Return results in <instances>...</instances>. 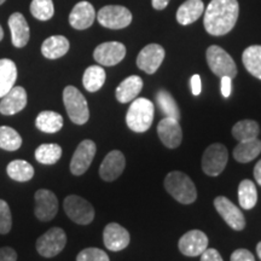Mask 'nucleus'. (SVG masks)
<instances>
[{
  "instance_id": "37",
  "label": "nucleus",
  "mask_w": 261,
  "mask_h": 261,
  "mask_svg": "<svg viewBox=\"0 0 261 261\" xmlns=\"http://www.w3.org/2000/svg\"><path fill=\"white\" fill-rule=\"evenodd\" d=\"M12 215L8 202L0 200V234H6L11 231Z\"/></svg>"
},
{
  "instance_id": "27",
  "label": "nucleus",
  "mask_w": 261,
  "mask_h": 261,
  "mask_svg": "<svg viewBox=\"0 0 261 261\" xmlns=\"http://www.w3.org/2000/svg\"><path fill=\"white\" fill-rule=\"evenodd\" d=\"M35 126L38 129L45 133H56L63 127V117L61 114L51 110H44L39 113L35 120Z\"/></svg>"
},
{
  "instance_id": "36",
  "label": "nucleus",
  "mask_w": 261,
  "mask_h": 261,
  "mask_svg": "<svg viewBox=\"0 0 261 261\" xmlns=\"http://www.w3.org/2000/svg\"><path fill=\"white\" fill-rule=\"evenodd\" d=\"M31 12L39 21H47L55 14V6L52 0H33Z\"/></svg>"
},
{
  "instance_id": "41",
  "label": "nucleus",
  "mask_w": 261,
  "mask_h": 261,
  "mask_svg": "<svg viewBox=\"0 0 261 261\" xmlns=\"http://www.w3.org/2000/svg\"><path fill=\"white\" fill-rule=\"evenodd\" d=\"M0 261H17V253L11 247L0 248Z\"/></svg>"
},
{
  "instance_id": "42",
  "label": "nucleus",
  "mask_w": 261,
  "mask_h": 261,
  "mask_svg": "<svg viewBox=\"0 0 261 261\" xmlns=\"http://www.w3.org/2000/svg\"><path fill=\"white\" fill-rule=\"evenodd\" d=\"M231 81H232V79L228 76L221 77V94L225 98L230 97L231 91H232V84H231Z\"/></svg>"
},
{
  "instance_id": "39",
  "label": "nucleus",
  "mask_w": 261,
  "mask_h": 261,
  "mask_svg": "<svg viewBox=\"0 0 261 261\" xmlns=\"http://www.w3.org/2000/svg\"><path fill=\"white\" fill-rule=\"evenodd\" d=\"M231 261H255V257L252 253L248 249H241L234 250V252L231 254Z\"/></svg>"
},
{
  "instance_id": "12",
  "label": "nucleus",
  "mask_w": 261,
  "mask_h": 261,
  "mask_svg": "<svg viewBox=\"0 0 261 261\" xmlns=\"http://www.w3.org/2000/svg\"><path fill=\"white\" fill-rule=\"evenodd\" d=\"M34 214L40 221H51L57 215L58 200L56 195L46 189H40L34 195Z\"/></svg>"
},
{
  "instance_id": "31",
  "label": "nucleus",
  "mask_w": 261,
  "mask_h": 261,
  "mask_svg": "<svg viewBox=\"0 0 261 261\" xmlns=\"http://www.w3.org/2000/svg\"><path fill=\"white\" fill-rule=\"evenodd\" d=\"M238 201L243 210H252L257 202V191L254 182L249 179H244L238 187Z\"/></svg>"
},
{
  "instance_id": "10",
  "label": "nucleus",
  "mask_w": 261,
  "mask_h": 261,
  "mask_svg": "<svg viewBox=\"0 0 261 261\" xmlns=\"http://www.w3.org/2000/svg\"><path fill=\"white\" fill-rule=\"evenodd\" d=\"M96 143L91 139H85L77 145L70 161V172L74 175H83L92 163L96 155Z\"/></svg>"
},
{
  "instance_id": "11",
  "label": "nucleus",
  "mask_w": 261,
  "mask_h": 261,
  "mask_svg": "<svg viewBox=\"0 0 261 261\" xmlns=\"http://www.w3.org/2000/svg\"><path fill=\"white\" fill-rule=\"evenodd\" d=\"M214 207L228 226L236 231H242L246 227V219L242 211L234 205L225 196H218L214 200Z\"/></svg>"
},
{
  "instance_id": "34",
  "label": "nucleus",
  "mask_w": 261,
  "mask_h": 261,
  "mask_svg": "<svg viewBox=\"0 0 261 261\" xmlns=\"http://www.w3.org/2000/svg\"><path fill=\"white\" fill-rule=\"evenodd\" d=\"M22 137L17 130L9 126H0V149L16 151L21 148Z\"/></svg>"
},
{
  "instance_id": "20",
  "label": "nucleus",
  "mask_w": 261,
  "mask_h": 261,
  "mask_svg": "<svg viewBox=\"0 0 261 261\" xmlns=\"http://www.w3.org/2000/svg\"><path fill=\"white\" fill-rule=\"evenodd\" d=\"M96 11L89 2H80L74 6L69 15V23L74 29L84 31L93 24Z\"/></svg>"
},
{
  "instance_id": "26",
  "label": "nucleus",
  "mask_w": 261,
  "mask_h": 261,
  "mask_svg": "<svg viewBox=\"0 0 261 261\" xmlns=\"http://www.w3.org/2000/svg\"><path fill=\"white\" fill-rule=\"evenodd\" d=\"M261 152V140L257 138L240 142L233 149V158L241 163H248L257 158Z\"/></svg>"
},
{
  "instance_id": "40",
  "label": "nucleus",
  "mask_w": 261,
  "mask_h": 261,
  "mask_svg": "<svg viewBox=\"0 0 261 261\" xmlns=\"http://www.w3.org/2000/svg\"><path fill=\"white\" fill-rule=\"evenodd\" d=\"M201 261H224V260L217 249H214V248H207V249L201 254Z\"/></svg>"
},
{
  "instance_id": "6",
  "label": "nucleus",
  "mask_w": 261,
  "mask_h": 261,
  "mask_svg": "<svg viewBox=\"0 0 261 261\" xmlns=\"http://www.w3.org/2000/svg\"><path fill=\"white\" fill-rule=\"evenodd\" d=\"M63 208L71 221L79 225H89L94 219L93 205L77 195H69L64 198Z\"/></svg>"
},
{
  "instance_id": "35",
  "label": "nucleus",
  "mask_w": 261,
  "mask_h": 261,
  "mask_svg": "<svg viewBox=\"0 0 261 261\" xmlns=\"http://www.w3.org/2000/svg\"><path fill=\"white\" fill-rule=\"evenodd\" d=\"M156 99H158L160 109L162 110V113L165 114L166 117H172V119H175L179 121V119H180V112H179V108L171 93L165 90L159 91L158 94H156Z\"/></svg>"
},
{
  "instance_id": "1",
  "label": "nucleus",
  "mask_w": 261,
  "mask_h": 261,
  "mask_svg": "<svg viewBox=\"0 0 261 261\" xmlns=\"http://www.w3.org/2000/svg\"><path fill=\"white\" fill-rule=\"evenodd\" d=\"M240 5L237 0H211L204 12L205 31L214 37H221L232 31L236 24Z\"/></svg>"
},
{
  "instance_id": "32",
  "label": "nucleus",
  "mask_w": 261,
  "mask_h": 261,
  "mask_svg": "<svg viewBox=\"0 0 261 261\" xmlns=\"http://www.w3.org/2000/svg\"><path fill=\"white\" fill-rule=\"evenodd\" d=\"M259 132L260 127L254 120H242L232 127V136L238 142L255 139L259 136Z\"/></svg>"
},
{
  "instance_id": "43",
  "label": "nucleus",
  "mask_w": 261,
  "mask_h": 261,
  "mask_svg": "<svg viewBox=\"0 0 261 261\" xmlns=\"http://www.w3.org/2000/svg\"><path fill=\"white\" fill-rule=\"evenodd\" d=\"M191 91L194 96H198L202 91V84H201V77L200 75H194L191 77Z\"/></svg>"
},
{
  "instance_id": "29",
  "label": "nucleus",
  "mask_w": 261,
  "mask_h": 261,
  "mask_svg": "<svg viewBox=\"0 0 261 261\" xmlns=\"http://www.w3.org/2000/svg\"><path fill=\"white\" fill-rule=\"evenodd\" d=\"M242 62L246 69L253 75L254 77L261 80V46L253 45L247 47L243 51Z\"/></svg>"
},
{
  "instance_id": "28",
  "label": "nucleus",
  "mask_w": 261,
  "mask_h": 261,
  "mask_svg": "<svg viewBox=\"0 0 261 261\" xmlns=\"http://www.w3.org/2000/svg\"><path fill=\"white\" fill-rule=\"evenodd\" d=\"M107 74L106 70L100 65H91L85 70L83 76L84 87L89 92H97L103 87L106 83Z\"/></svg>"
},
{
  "instance_id": "22",
  "label": "nucleus",
  "mask_w": 261,
  "mask_h": 261,
  "mask_svg": "<svg viewBox=\"0 0 261 261\" xmlns=\"http://www.w3.org/2000/svg\"><path fill=\"white\" fill-rule=\"evenodd\" d=\"M70 44L63 35H54L47 38L41 45L42 56L47 60H57L69 51Z\"/></svg>"
},
{
  "instance_id": "44",
  "label": "nucleus",
  "mask_w": 261,
  "mask_h": 261,
  "mask_svg": "<svg viewBox=\"0 0 261 261\" xmlns=\"http://www.w3.org/2000/svg\"><path fill=\"white\" fill-rule=\"evenodd\" d=\"M152 3V8L155 10H159V11H161V10L167 8L169 0H151Z\"/></svg>"
},
{
  "instance_id": "19",
  "label": "nucleus",
  "mask_w": 261,
  "mask_h": 261,
  "mask_svg": "<svg viewBox=\"0 0 261 261\" xmlns=\"http://www.w3.org/2000/svg\"><path fill=\"white\" fill-rule=\"evenodd\" d=\"M27 106V92L22 86H14L0 100V114L15 115Z\"/></svg>"
},
{
  "instance_id": "3",
  "label": "nucleus",
  "mask_w": 261,
  "mask_h": 261,
  "mask_svg": "<svg viewBox=\"0 0 261 261\" xmlns=\"http://www.w3.org/2000/svg\"><path fill=\"white\" fill-rule=\"evenodd\" d=\"M165 189L179 203L191 204L197 198L196 185L189 175L182 172H171L165 178Z\"/></svg>"
},
{
  "instance_id": "17",
  "label": "nucleus",
  "mask_w": 261,
  "mask_h": 261,
  "mask_svg": "<svg viewBox=\"0 0 261 261\" xmlns=\"http://www.w3.org/2000/svg\"><path fill=\"white\" fill-rule=\"evenodd\" d=\"M158 135L162 144L169 149H175L181 144L182 130L179 121L172 117H166L158 125Z\"/></svg>"
},
{
  "instance_id": "46",
  "label": "nucleus",
  "mask_w": 261,
  "mask_h": 261,
  "mask_svg": "<svg viewBox=\"0 0 261 261\" xmlns=\"http://www.w3.org/2000/svg\"><path fill=\"white\" fill-rule=\"evenodd\" d=\"M256 253H257V256H259L260 260H261V242L257 243V246H256Z\"/></svg>"
},
{
  "instance_id": "13",
  "label": "nucleus",
  "mask_w": 261,
  "mask_h": 261,
  "mask_svg": "<svg viewBox=\"0 0 261 261\" xmlns=\"http://www.w3.org/2000/svg\"><path fill=\"white\" fill-rule=\"evenodd\" d=\"M126 56V47L121 42L109 41L98 45L93 52V58L98 64L113 67L119 64Z\"/></svg>"
},
{
  "instance_id": "47",
  "label": "nucleus",
  "mask_w": 261,
  "mask_h": 261,
  "mask_svg": "<svg viewBox=\"0 0 261 261\" xmlns=\"http://www.w3.org/2000/svg\"><path fill=\"white\" fill-rule=\"evenodd\" d=\"M3 38H4V31H3L2 25H0V41L3 40Z\"/></svg>"
},
{
  "instance_id": "23",
  "label": "nucleus",
  "mask_w": 261,
  "mask_h": 261,
  "mask_svg": "<svg viewBox=\"0 0 261 261\" xmlns=\"http://www.w3.org/2000/svg\"><path fill=\"white\" fill-rule=\"evenodd\" d=\"M143 89V80L137 75L126 77L116 89V99L120 103H128L135 100Z\"/></svg>"
},
{
  "instance_id": "38",
  "label": "nucleus",
  "mask_w": 261,
  "mask_h": 261,
  "mask_svg": "<svg viewBox=\"0 0 261 261\" xmlns=\"http://www.w3.org/2000/svg\"><path fill=\"white\" fill-rule=\"evenodd\" d=\"M76 261H110L108 254L99 248H86L77 254Z\"/></svg>"
},
{
  "instance_id": "45",
  "label": "nucleus",
  "mask_w": 261,
  "mask_h": 261,
  "mask_svg": "<svg viewBox=\"0 0 261 261\" xmlns=\"http://www.w3.org/2000/svg\"><path fill=\"white\" fill-rule=\"evenodd\" d=\"M254 178H255L256 182L261 187V160L254 167Z\"/></svg>"
},
{
  "instance_id": "33",
  "label": "nucleus",
  "mask_w": 261,
  "mask_h": 261,
  "mask_svg": "<svg viewBox=\"0 0 261 261\" xmlns=\"http://www.w3.org/2000/svg\"><path fill=\"white\" fill-rule=\"evenodd\" d=\"M62 148L58 144H41L35 150V160L41 165L51 166L60 161Z\"/></svg>"
},
{
  "instance_id": "16",
  "label": "nucleus",
  "mask_w": 261,
  "mask_h": 261,
  "mask_svg": "<svg viewBox=\"0 0 261 261\" xmlns=\"http://www.w3.org/2000/svg\"><path fill=\"white\" fill-rule=\"evenodd\" d=\"M126 167L125 155L119 150H113L104 158L103 162L100 163L99 175L104 181L116 180Z\"/></svg>"
},
{
  "instance_id": "25",
  "label": "nucleus",
  "mask_w": 261,
  "mask_h": 261,
  "mask_svg": "<svg viewBox=\"0 0 261 261\" xmlns=\"http://www.w3.org/2000/svg\"><path fill=\"white\" fill-rule=\"evenodd\" d=\"M17 80V67L15 62L8 58L0 60V98L4 97Z\"/></svg>"
},
{
  "instance_id": "14",
  "label": "nucleus",
  "mask_w": 261,
  "mask_h": 261,
  "mask_svg": "<svg viewBox=\"0 0 261 261\" xmlns=\"http://www.w3.org/2000/svg\"><path fill=\"white\" fill-rule=\"evenodd\" d=\"M165 48L161 45H146L137 57V65L146 74H154L165 60Z\"/></svg>"
},
{
  "instance_id": "24",
  "label": "nucleus",
  "mask_w": 261,
  "mask_h": 261,
  "mask_svg": "<svg viewBox=\"0 0 261 261\" xmlns=\"http://www.w3.org/2000/svg\"><path fill=\"white\" fill-rule=\"evenodd\" d=\"M204 12V4L202 0H187L177 11V21L182 25L194 23Z\"/></svg>"
},
{
  "instance_id": "5",
  "label": "nucleus",
  "mask_w": 261,
  "mask_h": 261,
  "mask_svg": "<svg viewBox=\"0 0 261 261\" xmlns=\"http://www.w3.org/2000/svg\"><path fill=\"white\" fill-rule=\"evenodd\" d=\"M205 57H207V63L211 70L217 76H228L233 79L237 75V67L232 57L220 46L212 45L208 47Z\"/></svg>"
},
{
  "instance_id": "2",
  "label": "nucleus",
  "mask_w": 261,
  "mask_h": 261,
  "mask_svg": "<svg viewBox=\"0 0 261 261\" xmlns=\"http://www.w3.org/2000/svg\"><path fill=\"white\" fill-rule=\"evenodd\" d=\"M155 107L151 100L146 98H138L132 100L126 114V123L133 132H146L154 121Z\"/></svg>"
},
{
  "instance_id": "7",
  "label": "nucleus",
  "mask_w": 261,
  "mask_h": 261,
  "mask_svg": "<svg viewBox=\"0 0 261 261\" xmlns=\"http://www.w3.org/2000/svg\"><path fill=\"white\" fill-rule=\"evenodd\" d=\"M228 152L226 146L215 143L204 150L202 156V171L210 177H217L226 167Z\"/></svg>"
},
{
  "instance_id": "21",
  "label": "nucleus",
  "mask_w": 261,
  "mask_h": 261,
  "mask_svg": "<svg viewBox=\"0 0 261 261\" xmlns=\"http://www.w3.org/2000/svg\"><path fill=\"white\" fill-rule=\"evenodd\" d=\"M9 28L11 31V41L15 47H24L31 38L29 25L24 16L19 12H15L9 18Z\"/></svg>"
},
{
  "instance_id": "9",
  "label": "nucleus",
  "mask_w": 261,
  "mask_h": 261,
  "mask_svg": "<svg viewBox=\"0 0 261 261\" xmlns=\"http://www.w3.org/2000/svg\"><path fill=\"white\" fill-rule=\"evenodd\" d=\"M97 19L106 28L123 29L132 22V14L125 6L108 5L99 10Z\"/></svg>"
},
{
  "instance_id": "8",
  "label": "nucleus",
  "mask_w": 261,
  "mask_h": 261,
  "mask_svg": "<svg viewBox=\"0 0 261 261\" xmlns=\"http://www.w3.org/2000/svg\"><path fill=\"white\" fill-rule=\"evenodd\" d=\"M67 234L61 227H52L37 240L38 253L44 257H54L64 249Z\"/></svg>"
},
{
  "instance_id": "4",
  "label": "nucleus",
  "mask_w": 261,
  "mask_h": 261,
  "mask_svg": "<svg viewBox=\"0 0 261 261\" xmlns=\"http://www.w3.org/2000/svg\"><path fill=\"white\" fill-rule=\"evenodd\" d=\"M63 103L68 116L75 125H85L90 119L86 98L76 87L67 86L63 91Z\"/></svg>"
},
{
  "instance_id": "30",
  "label": "nucleus",
  "mask_w": 261,
  "mask_h": 261,
  "mask_svg": "<svg viewBox=\"0 0 261 261\" xmlns=\"http://www.w3.org/2000/svg\"><path fill=\"white\" fill-rule=\"evenodd\" d=\"M8 175L16 181L24 182L29 181L34 177V168L31 163L24 161V160H14L6 167Z\"/></svg>"
},
{
  "instance_id": "18",
  "label": "nucleus",
  "mask_w": 261,
  "mask_h": 261,
  "mask_svg": "<svg viewBox=\"0 0 261 261\" xmlns=\"http://www.w3.org/2000/svg\"><path fill=\"white\" fill-rule=\"evenodd\" d=\"M104 246L112 252H120L128 247L130 237L128 231L116 223L108 224L103 231Z\"/></svg>"
},
{
  "instance_id": "48",
  "label": "nucleus",
  "mask_w": 261,
  "mask_h": 261,
  "mask_svg": "<svg viewBox=\"0 0 261 261\" xmlns=\"http://www.w3.org/2000/svg\"><path fill=\"white\" fill-rule=\"evenodd\" d=\"M4 3H5V0H0V5L4 4Z\"/></svg>"
},
{
  "instance_id": "15",
  "label": "nucleus",
  "mask_w": 261,
  "mask_h": 261,
  "mask_svg": "<svg viewBox=\"0 0 261 261\" xmlns=\"http://www.w3.org/2000/svg\"><path fill=\"white\" fill-rule=\"evenodd\" d=\"M178 247L185 256H198L208 248V237L200 230H191L182 234Z\"/></svg>"
}]
</instances>
